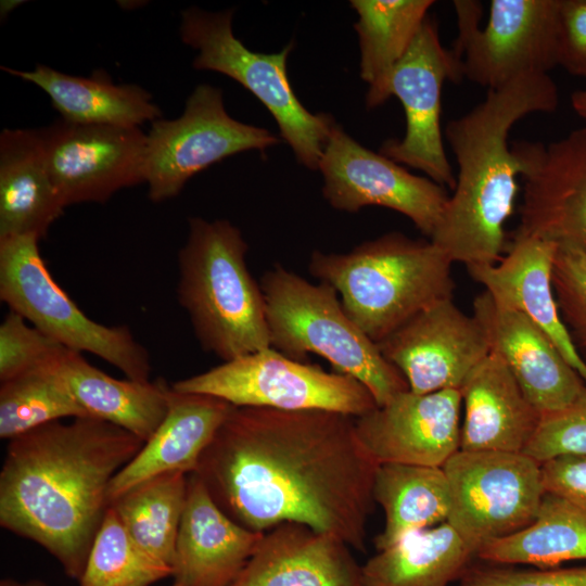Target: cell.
<instances>
[{"label":"cell","mask_w":586,"mask_h":586,"mask_svg":"<svg viewBox=\"0 0 586 586\" xmlns=\"http://www.w3.org/2000/svg\"><path fill=\"white\" fill-rule=\"evenodd\" d=\"M558 66L586 79V0H559Z\"/></svg>","instance_id":"39"},{"label":"cell","mask_w":586,"mask_h":586,"mask_svg":"<svg viewBox=\"0 0 586 586\" xmlns=\"http://www.w3.org/2000/svg\"><path fill=\"white\" fill-rule=\"evenodd\" d=\"M458 582V586H586V565L511 569L472 564Z\"/></svg>","instance_id":"38"},{"label":"cell","mask_w":586,"mask_h":586,"mask_svg":"<svg viewBox=\"0 0 586 586\" xmlns=\"http://www.w3.org/2000/svg\"><path fill=\"white\" fill-rule=\"evenodd\" d=\"M473 316L542 417L569 407L586 390V381L549 336L522 313L498 304L484 290L473 301Z\"/></svg>","instance_id":"19"},{"label":"cell","mask_w":586,"mask_h":586,"mask_svg":"<svg viewBox=\"0 0 586 586\" xmlns=\"http://www.w3.org/2000/svg\"><path fill=\"white\" fill-rule=\"evenodd\" d=\"M556 251L553 242L514 235L508 254L498 264L467 266V270L498 304L522 313L536 323L586 381V364L561 320L553 293Z\"/></svg>","instance_id":"22"},{"label":"cell","mask_w":586,"mask_h":586,"mask_svg":"<svg viewBox=\"0 0 586 586\" xmlns=\"http://www.w3.org/2000/svg\"><path fill=\"white\" fill-rule=\"evenodd\" d=\"M558 105V87L549 74L524 75L487 90L482 102L447 123L445 139L458 174L430 241L453 263L495 265L502 258L505 224L522 175L509 132L527 115L552 113Z\"/></svg>","instance_id":"3"},{"label":"cell","mask_w":586,"mask_h":586,"mask_svg":"<svg viewBox=\"0 0 586 586\" xmlns=\"http://www.w3.org/2000/svg\"><path fill=\"white\" fill-rule=\"evenodd\" d=\"M165 418L139 453L113 477L110 504L138 483L168 472L193 473L231 404L215 396L178 392L169 385Z\"/></svg>","instance_id":"24"},{"label":"cell","mask_w":586,"mask_h":586,"mask_svg":"<svg viewBox=\"0 0 586 586\" xmlns=\"http://www.w3.org/2000/svg\"><path fill=\"white\" fill-rule=\"evenodd\" d=\"M0 586H26V585L21 584V583L14 581V579L4 578V579H1Z\"/></svg>","instance_id":"42"},{"label":"cell","mask_w":586,"mask_h":586,"mask_svg":"<svg viewBox=\"0 0 586 586\" xmlns=\"http://www.w3.org/2000/svg\"><path fill=\"white\" fill-rule=\"evenodd\" d=\"M459 390L428 394L407 390L355 418L362 446L378 463L443 467L460 448Z\"/></svg>","instance_id":"18"},{"label":"cell","mask_w":586,"mask_h":586,"mask_svg":"<svg viewBox=\"0 0 586 586\" xmlns=\"http://www.w3.org/2000/svg\"><path fill=\"white\" fill-rule=\"evenodd\" d=\"M459 391L460 450L523 453L542 416L496 352L471 371Z\"/></svg>","instance_id":"23"},{"label":"cell","mask_w":586,"mask_h":586,"mask_svg":"<svg viewBox=\"0 0 586 586\" xmlns=\"http://www.w3.org/2000/svg\"><path fill=\"white\" fill-rule=\"evenodd\" d=\"M26 586H46L43 585L42 583L40 582H29L27 584H25ZM171 586H180L179 584L177 583H173Z\"/></svg>","instance_id":"43"},{"label":"cell","mask_w":586,"mask_h":586,"mask_svg":"<svg viewBox=\"0 0 586 586\" xmlns=\"http://www.w3.org/2000/svg\"><path fill=\"white\" fill-rule=\"evenodd\" d=\"M523 454L539 463L561 456H586V390L569 407L540 418Z\"/></svg>","instance_id":"36"},{"label":"cell","mask_w":586,"mask_h":586,"mask_svg":"<svg viewBox=\"0 0 586 586\" xmlns=\"http://www.w3.org/2000/svg\"><path fill=\"white\" fill-rule=\"evenodd\" d=\"M43 90L61 118L71 123L140 127L163 117L152 94L135 84H115L102 69L73 76L38 64L31 71L1 66Z\"/></svg>","instance_id":"27"},{"label":"cell","mask_w":586,"mask_h":586,"mask_svg":"<svg viewBox=\"0 0 586 586\" xmlns=\"http://www.w3.org/2000/svg\"><path fill=\"white\" fill-rule=\"evenodd\" d=\"M571 105L586 127V88L578 89L571 94Z\"/></svg>","instance_id":"41"},{"label":"cell","mask_w":586,"mask_h":586,"mask_svg":"<svg viewBox=\"0 0 586 586\" xmlns=\"http://www.w3.org/2000/svg\"><path fill=\"white\" fill-rule=\"evenodd\" d=\"M446 80H462L460 65L453 50L442 44L436 21L428 16L387 82L388 98L394 95L403 104L405 135L402 139L383 142L380 153L423 171L431 180L453 190L456 176L446 154L441 126Z\"/></svg>","instance_id":"13"},{"label":"cell","mask_w":586,"mask_h":586,"mask_svg":"<svg viewBox=\"0 0 586 586\" xmlns=\"http://www.w3.org/2000/svg\"><path fill=\"white\" fill-rule=\"evenodd\" d=\"M524 181L514 235H530L586 254V127L550 142L511 144Z\"/></svg>","instance_id":"16"},{"label":"cell","mask_w":586,"mask_h":586,"mask_svg":"<svg viewBox=\"0 0 586 586\" xmlns=\"http://www.w3.org/2000/svg\"><path fill=\"white\" fill-rule=\"evenodd\" d=\"M270 347L306 361L308 354L327 359L335 372L362 383L378 406L409 390L404 375L348 316L333 286L311 283L277 265L260 279Z\"/></svg>","instance_id":"6"},{"label":"cell","mask_w":586,"mask_h":586,"mask_svg":"<svg viewBox=\"0 0 586 586\" xmlns=\"http://www.w3.org/2000/svg\"><path fill=\"white\" fill-rule=\"evenodd\" d=\"M50 355L40 365L1 382V438L10 441L64 418L87 417L49 364Z\"/></svg>","instance_id":"33"},{"label":"cell","mask_w":586,"mask_h":586,"mask_svg":"<svg viewBox=\"0 0 586 586\" xmlns=\"http://www.w3.org/2000/svg\"><path fill=\"white\" fill-rule=\"evenodd\" d=\"M264 533L243 527L213 500L195 473L188 474L187 500L173 562L180 586H231Z\"/></svg>","instance_id":"20"},{"label":"cell","mask_w":586,"mask_h":586,"mask_svg":"<svg viewBox=\"0 0 586 586\" xmlns=\"http://www.w3.org/2000/svg\"><path fill=\"white\" fill-rule=\"evenodd\" d=\"M377 467L354 417L233 406L193 473L245 528L297 522L365 551Z\"/></svg>","instance_id":"1"},{"label":"cell","mask_w":586,"mask_h":586,"mask_svg":"<svg viewBox=\"0 0 586 586\" xmlns=\"http://www.w3.org/2000/svg\"><path fill=\"white\" fill-rule=\"evenodd\" d=\"M232 16L233 10L196 7L181 12L180 38L198 51L193 67L224 74L251 91L271 113L296 160L318 169L335 123L329 115L307 111L294 93L286 72L293 42L278 53L254 52L234 36Z\"/></svg>","instance_id":"8"},{"label":"cell","mask_w":586,"mask_h":586,"mask_svg":"<svg viewBox=\"0 0 586 586\" xmlns=\"http://www.w3.org/2000/svg\"><path fill=\"white\" fill-rule=\"evenodd\" d=\"M278 143L269 130L232 118L219 88L198 85L179 117H162L146 133L148 196L154 203L173 199L211 165L250 150L264 153Z\"/></svg>","instance_id":"12"},{"label":"cell","mask_w":586,"mask_h":586,"mask_svg":"<svg viewBox=\"0 0 586 586\" xmlns=\"http://www.w3.org/2000/svg\"><path fill=\"white\" fill-rule=\"evenodd\" d=\"M432 0H353L358 20L354 28L360 49V77L369 86L366 105L374 109L387 99V82L396 64L411 47Z\"/></svg>","instance_id":"29"},{"label":"cell","mask_w":586,"mask_h":586,"mask_svg":"<svg viewBox=\"0 0 586 586\" xmlns=\"http://www.w3.org/2000/svg\"><path fill=\"white\" fill-rule=\"evenodd\" d=\"M60 345L10 310L0 324V381L40 365Z\"/></svg>","instance_id":"37"},{"label":"cell","mask_w":586,"mask_h":586,"mask_svg":"<svg viewBox=\"0 0 586 586\" xmlns=\"http://www.w3.org/2000/svg\"><path fill=\"white\" fill-rule=\"evenodd\" d=\"M168 576H173V568L142 549L110 507L79 586H150Z\"/></svg>","instance_id":"34"},{"label":"cell","mask_w":586,"mask_h":586,"mask_svg":"<svg viewBox=\"0 0 586 586\" xmlns=\"http://www.w3.org/2000/svg\"><path fill=\"white\" fill-rule=\"evenodd\" d=\"M51 178L65 204L105 203L146 180V133L140 127L59 118L38 129Z\"/></svg>","instance_id":"15"},{"label":"cell","mask_w":586,"mask_h":586,"mask_svg":"<svg viewBox=\"0 0 586 586\" xmlns=\"http://www.w3.org/2000/svg\"><path fill=\"white\" fill-rule=\"evenodd\" d=\"M476 558L448 523L416 532L361 564L364 586H449Z\"/></svg>","instance_id":"28"},{"label":"cell","mask_w":586,"mask_h":586,"mask_svg":"<svg viewBox=\"0 0 586 586\" xmlns=\"http://www.w3.org/2000/svg\"><path fill=\"white\" fill-rule=\"evenodd\" d=\"M40 240L35 234L0 238V300L62 346L91 353L128 379L150 381L146 348L127 326L99 323L76 305L49 271Z\"/></svg>","instance_id":"7"},{"label":"cell","mask_w":586,"mask_h":586,"mask_svg":"<svg viewBox=\"0 0 586 586\" xmlns=\"http://www.w3.org/2000/svg\"><path fill=\"white\" fill-rule=\"evenodd\" d=\"M377 345L416 394L460 390L492 352L480 321L462 313L453 298L428 306Z\"/></svg>","instance_id":"17"},{"label":"cell","mask_w":586,"mask_h":586,"mask_svg":"<svg viewBox=\"0 0 586 586\" xmlns=\"http://www.w3.org/2000/svg\"><path fill=\"white\" fill-rule=\"evenodd\" d=\"M170 385L178 392L215 396L237 407L324 410L354 418L378 407L358 380L292 359L272 347L224 361Z\"/></svg>","instance_id":"9"},{"label":"cell","mask_w":586,"mask_h":586,"mask_svg":"<svg viewBox=\"0 0 586 586\" xmlns=\"http://www.w3.org/2000/svg\"><path fill=\"white\" fill-rule=\"evenodd\" d=\"M188 492V474L146 479L111 501L120 522L146 552L173 568Z\"/></svg>","instance_id":"32"},{"label":"cell","mask_w":586,"mask_h":586,"mask_svg":"<svg viewBox=\"0 0 586 586\" xmlns=\"http://www.w3.org/2000/svg\"><path fill=\"white\" fill-rule=\"evenodd\" d=\"M448 522L475 553L530 525L545 488L542 463L523 453L458 450L442 467Z\"/></svg>","instance_id":"11"},{"label":"cell","mask_w":586,"mask_h":586,"mask_svg":"<svg viewBox=\"0 0 586 586\" xmlns=\"http://www.w3.org/2000/svg\"><path fill=\"white\" fill-rule=\"evenodd\" d=\"M49 364L87 417L120 426L144 443L166 416L169 384L163 379H115L81 353L62 345L50 355Z\"/></svg>","instance_id":"25"},{"label":"cell","mask_w":586,"mask_h":586,"mask_svg":"<svg viewBox=\"0 0 586 586\" xmlns=\"http://www.w3.org/2000/svg\"><path fill=\"white\" fill-rule=\"evenodd\" d=\"M552 288L561 320L586 364V254L557 245Z\"/></svg>","instance_id":"35"},{"label":"cell","mask_w":586,"mask_h":586,"mask_svg":"<svg viewBox=\"0 0 586 586\" xmlns=\"http://www.w3.org/2000/svg\"><path fill=\"white\" fill-rule=\"evenodd\" d=\"M66 208L49 173L38 129L0 135V238L47 235Z\"/></svg>","instance_id":"26"},{"label":"cell","mask_w":586,"mask_h":586,"mask_svg":"<svg viewBox=\"0 0 586 586\" xmlns=\"http://www.w3.org/2000/svg\"><path fill=\"white\" fill-rule=\"evenodd\" d=\"M373 498L384 512L383 530L374 537L378 551L448 519L449 487L442 467L378 464Z\"/></svg>","instance_id":"30"},{"label":"cell","mask_w":586,"mask_h":586,"mask_svg":"<svg viewBox=\"0 0 586 586\" xmlns=\"http://www.w3.org/2000/svg\"><path fill=\"white\" fill-rule=\"evenodd\" d=\"M453 5L458 35L451 50L462 78L489 90L558 66L559 0H492L484 28L480 1Z\"/></svg>","instance_id":"10"},{"label":"cell","mask_w":586,"mask_h":586,"mask_svg":"<svg viewBox=\"0 0 586 586\" xmlns=\"http://www.w3.org/2000/svg\"><path fill=\"white\" fill-rule=\"evenodd\" d=\"M247 250L229 220L191 217L178 252V303L202 349L222 362L270 347L265 298L246 265Z\"/></svg>","instance_id":"5"},{"label":"cell","mask_w":586,"mask_h":586,"mask_svg":"<svg viewBox=\"0 0 586 586\" xmlns=\"http://www.w3.org/2000/svg\"><path fill=\"white\" fill-rule=\"evenodd\" d=\"M231 586H364L361 564L340 538L284 522L265 532Z\"/></svg>","instance_id":"21"},{"label":"cell","mask_w":586,"mask_h":586,"mask_svg":"<svg viewBox=\"0 0 586 586\" xmlns=\"http://www.w3.org/2000/svg\"><path fill=\"white\" fill-rule=\"evenodd\" d=\"M484 563L535 568L586 560V510L545 493L534 521L523 530L482 547Z\"/></svg>","instance_id":"31"},{"label":"cell","mask_w":586,"mask_h":586,"mask_svg":"<svg viewBox=\"0 0 586 586\" xmlns=\"http://www.w3.org/2000/svg\"><path fill=\"white\" fill-rule=\"evenodd\" d=\"M318 169L323 196L333 208L356 213L366 206L386 207L408 217L429 239L449 200L445 187L365 148L336 124Z\"/></svg>","instance_id":"14"},{"label":"cell","mask_w":586,"mask_h":586,"mask_svg":"<svg viewBox=\"0 0 586 586\" xmlns=\"http://www.w3.org/2000/svg\"><path fill=\"white\" fill-rule=\"evenodd\" d=\"M546 493L586 510V456H561L542 463Z\"/></svg>","instance_id":"40"},{"label":"cell","mask_w":586,"mask_h":586,"mask_svg":"<svg viewBox=\"0 0 586 586\" xmlns=\"http://www.w3.org/2000/svg\"><path fill=\"white\" fill-rule=\"evenodd\" d=\"M453 264L431 241L393 231L347 253L316 250L308 271L334 288L348 316L378 343L428 306L453 298Z\"/></svg>","instance_id":"4"},{"label":"cell","mask_w":586,"mask_h":586,"mask_svg":"<svg viewBox=\"0 0 586 586\" xmlns=\"http://www.w3.org/2000/svg\"><path fill=\"white\" fill-rule=\"evenodd\" d=\"M143 444L91 417L10 440L0 472L1 526L43 547L79 581L110 508V484Z\"/></svg>","instance_id":"2"}]
</instances>
